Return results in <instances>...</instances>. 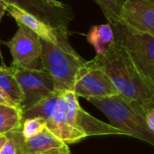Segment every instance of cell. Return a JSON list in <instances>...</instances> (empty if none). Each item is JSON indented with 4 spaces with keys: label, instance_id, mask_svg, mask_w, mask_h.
<instances>
[{
    "label": "cell",
    "instance_id": "cell-1",
    "mask_svg": "<svg viewBox=\"0 0 154 154\" xmlns=\"http://www.w3.org/2000/svg\"><path fill=\"white\" fill-rule=\"evenodd\" d=\"M21 110L23 120L42 117L46 129L67 144L79 143L88 136L124 135L111 125L86 112L73 91H54L38 103Z\"/></svg>",
    "mask_w": 154,
    "mask_h": 154
},
{
    "label": "cell",
    "instance_id": "cell-2",
    "mask_svg": "<svg viewBox=\"0 0 154 154\" xmlns=\"http://www.w3.org/2000/svg\"><path fill=\"white\" fill-rule=\"evenodd\" d=\"M94 60L121 96L142 103L154 102V84L143 76L121 45L115 42L106 54L97 55Z\"/></svg>",
    "mask_w": 154,
    "mask_h": 154
},
{
    "label": "cell",
    "instance_id": "cell-3",
    "mask_svg": "<svg viewBox=\"0 0 154 154\" xmlns=\"http://www.w3.org/2000/svg\"><path fill=\"white\" fill-rule=\"evenodd\" d=\"M42 68L51 77L55 91H72L77 75L86 63L72 47L69 32H61L57 42L40 38Z\"/></svg>",
    "mask_w": 154,
    "mask_h": 154
},
{
    "label": "cell",
    "instance_id": "cell-4",
    "mask_svg": "<svg viewBox=\"0 0 154 154\" xmlns=\"http://www.w3.org/2000/svg\"><path fill=\"white\" fill-rule=\"evenodd\" d=\"M87 100L98 108L108 118L109 125L121 131L124 135L154 145V133L148 129L136 112L134 100L127 99L120 94L104 97H88Z\"/></svg>",
    "mask_w": 154,
    "mask_h": 154
},
{
    "label": "cell",
    "instance_id": "cell-5",
    "mask_svg": "<svg viewBox=\"0 0 154 154\" xmlns=\"http://www.w3.org/2000/svg\"><path fill=\"white\" fill-rule=\"evenodd\" d=\"M110 24L115 42L125 49L143 76L154 84V36L130 30L121 23Z\"/></svg>",
    "mask_w": 154,
    "mask_h": 154
},
{
    "label": "cell",
    "instance_id": "cell-6",
    "mask_svg": "<svg viewBox=\"0 0 154 154\" xmlns=\"http://www.w3.org/2000/svg\"><path fill=\"white\" fill-rule=\"evenodd\" d=\"M17 26L18 29L13 38L4 43L10 50L12 65L26 69H43L40 37L21 23H17Z\"/></svg>",
    "mask_w": 154,
    "mask_h": 154
},
{
    "label": "cell",
    "instance_id": "cell-7",
    "mask_svg": "<svg viewBox=\"0 0 154 154\" xmlns=\"http://www.w3.org/2000/svg\"><path fill=\"white\" fill-rule=\"evenodd\" d=\"M78 97H104L119 94L96 60H87L79 69L72 90Z\"/></svg>",
    "mask_w": 154,
    "mask_h": 154
},
{
    "label": "cell",
    "instance_id": "cell-8",
    "mask_svg": "<svg viewBox=\"0 0 154 154\" xmlns=\"http://www.w3.org/2000/svg\"><path fill=\"white\" fill-rule=\"evenodd\" d=\"M11 66L14 68L23 94V100L20 105L21 109L38 103L55 91L54 82L44 69H26Z\"/></svg>",
    "mask_w": 154,
    "mask_h": 154
},
{
    "label": "cell",
    "instance_id": "cell-9",
    "mask_svg": "<svg viewBox=\"0 0 154 154\" xmlns=\"http://www.w3.org/2000/svg\"><path fill=\"white\" fill-rule=\"evenodd\" d=\"M13 5L51 25V27L69 32V26L75 18V14L69 5L55 6L44 0H2Z\"/></svg>",
    "mask_w": 154,
    "mask_h": 154
},
{
    "label": "cell",
    "instance_id": "cell-10",
    "mask_svg": "<svg viewBox=\"0 0 154 154\" xmlns=\"http://www.w3.org/2000/svg\"><path fill=\"white\" fill-rule=\"evenodd\" d=\"M134 32L154 36L153 0H125L120 10V22Z\"/></svg>",
    "mask_w": 154,
    "mask_h": 154
},
{
    "label": "cell",
    "instance_id": "cell-11",
    "mask_svg": "<svg viewBox=\"0 0 154 154\" xmlns=\"http://www.w3.org/2000/svg\"><path fill=\"white\" fill-rule=\"evenodd\" d=\"M6 4V12L15 20L17 23H21L23 26L30 29L32 32H33L35 34H37L41 39L51 42H57L59 35L61 32L57 30L51 25L45 23L36 16L13 5L10 4Z\"/></svg>",
    "mask_w": 154,
    "mask_h": 154
},
{
    "label": "cell",
    "instance_id": "cell-12",
    "mask_svg": "<svg viewBox=\"0 0 154 154\" xmlns=\"http://www.w3.org/2000/svg\"><path fill=\"white\" fill-rule=\"evenodd\" d=\"M27 154H72L69 145L46 128L37 135L25 139Z\"/></svg>",
    "mask_w": 154,
    "mask_h": 154
},
{
    "label": "cell",
    "instance_id": "cell-13",
    "mask_svg": "<svg viewBox=\"0 0 154 154\" xmlns=\"http://www.w3.org/2000/svg\"><path fill=\"white\" fill-rule=\"evenodd\" d=\"M87 41L94 47L97 55L106 54L115 45V34L112 25L108 23L92 26L87 34Z\"/></svg>",
    "mask_w": 154,
    "mask_h": 154
},
{
    "label": "cell",
    "instance_id": "cell-14",
    "mask_svg": "<svg viewBox=\"0 0 154 154\" xmlns=\"http://www.w3.org/2000/svg\"><path fill=\"white\" fill-rule=\"evenodd\" d=\"M0 88L20 108V105L23 100V94L12 66H0Z\"/></svg>",
    "mask_w": 154,
    "mask_h": 154
},
{
    "label": "cell",
    "instance_id": "cell-15",
    "mask_svg": "<svg viewBox=\"0 0 154 154\" xmlns=\"http://www.w3.org/2000/svg\"><path fill=\"white\" fill-rule=\"evenodd\" d=\"M22 110L18 106L0 105V135L21 128Z\"/></svg>",
    "mask_w": 154,
    "mask_h": 154
},
{
    "label": "cell",
    "instance_id": "cell-16",
    "mask_svg": "<svg viewBox=\"0 0 154 154\" xmlns=\"http://www.w3.org/2000/svg\"><path fill=\"white\" fill-rule=\"evenodd\" d=\"M7 140L0 151V154H27L25 148V139L21 128L6 134Z\"/></svg>",
    "mask_w": 154,
    "mask_h": 154
},
{
    "label": "cell",
    "instance_id": "cell-17",
    "mask_svg": "<svg viewBox=\"0 0 154 154\" xmlns=\"http://www.w3.org/2000/svg\"><path fill=\"white\" fill-rule=\"evenodd\" d=\"M109 23L120 22V10L125 0H94Z\"/></svg>",
    "mask_w": 154,
    "mask_h": 154
},
{
    "label": "cell",
    "instance_id": "cell-18",
    "mask_svg": "<svg viewBox=\"0 0 154 154\" xmlns=\"http://www.w3.org/2000/svg\"><path fill=\"white\" fill-rule=\"evenodd\" d=\"M46 128L45 121L42 117H29L23 120L21 132L24 139L32 138Z\"/></svg>",
    "mask_w": 154,
    "mask_h": 154
},
{
    "label": "cell",
    "instance_id": "cell-19",
    "mask_svg": "<svg viewBox=\"0 0 154 154\" xmlns=\"http://www.w3.org/2000/svg\"><path fill=\"white\" fill-rule=\"evenodd\" d=\"M143 120L148 129L152 133H154V102L145 104Z\"/></svg>",
    "mask_w": 154,
    "mask_h": 154
},
{
    "label": "cell",
    "instance_id": "cell-20",
    "mask_svg": "<svg viewBox=\"0 0 154 154\" xmlns=\"http://www.w3.org/2000/svg\"><path fill=\"white\" fill-rule=\"evenodd\" d=\"M0 105H5V106H17L11 98L0 88Z\"/></svg>",
    "mask_w": 154,
    "mask_h": 154
},
{
    "label": "cell",
    "instance_id": "cell-21",
    "mask_svg": "<svg viewBox=\"0 0 154 154\" xmlns=\"http://www.w3.org/2000/svg\"><path fill=\"white\" fill-rule=\"evenodd\" d=\"M5 13H6V4L4 1L0 0V22H1V19L3 18V16L5 15ZM3 42L0 40V45ZM0 55H1V49H0Z\"/></svg>",
    "mask_w": 154,
    "mask_h": 154
},
{
    "label": "cell",
    "instance_id": "cell-22",
    "mask_svg": "<svg viewBox=\"0 0 154 154\" xmlns=\"http://www.w3.org/2000/svg\"><path fill=\"white\" fill-rule=\"evenodd\" d=\"M44 1H46L47 3H49V4L52 5H55V6H62V5H64V3H62V2H60L59 0H44Z\"/></svg>",
    "mask_w": 154,
    "mask_h": 154
},
{
    "label": "cell",
    "instance_id": "cell-23",
    "mask_svg": "<svg viewBox=\"0 0 154 154\" xmlns=\"http://www.w3.org/2000/svg\"><path fill=\"white\" fill-rule=\"evenodd\" d=\"M6 140H7V136H6V134H1V135H0V151L2 150L3 146L5 145V143Z\"/></svg>",
    "mask_w": 154,
    "mask_h": 154
}]
</instances>
